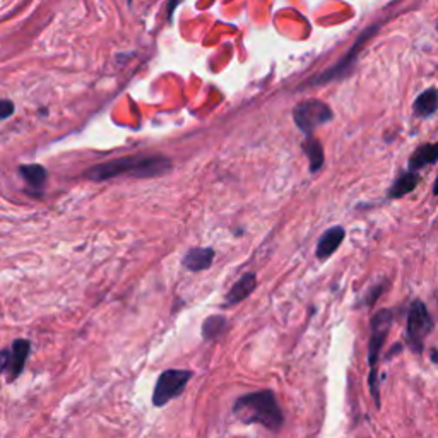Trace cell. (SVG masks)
Wrapping results in <instances>:
<instances>
[{
	"label": "cell",
	"mask_w": 438,
	"mask_h": 438,
	"mask_svg": "<svg viewBox=\"0 0 438 438\" xmlns=\"http://www.w3.org/2000/svg\"><path fill=\"white\" fill-rule=\"evenodd\" d=\"M233 414L245 425L259 423L271 432H279L285 425V414L275 394L269 388L240 395L233 404Z\"/></svg>",
	"instance_id": "6da1fadb"
},
{
	"label": "cell",
	"mask_w": 438,
	"mask_h": 438,
	"mask_svg": "<svg viewBox=\"0 0 438 438\" xmlns=\"http://www.w3.org/2000/svg\"><path fill=\"white\" fill-rule=\"evenodd\" d=\"M14 112V105L10 103V101H2V112H0V116H2L3 120L6 119H9L10 116V113Z\"/></svg>",
	"instance_id": "d6986e66"
},
{
	"label": "cell",
	"mask_w": 438,
	"mask_h": 438,
	"mask_svg": "<svg viewBox=\"0 0 438 438\" xmlns=\"http://www.w3.org/2000/svg\"><path fill=\"white\" fill-rule=\"evenodd\" d=\"M437 31H438V22H437Z\"/></svg>",
	"instance_id": "44dd1931"
},
{
	"label": "cell",
	"mask_w": 438,
	"mask_h": 438,
	"mask_svg": "<svg viewBox=\"0 0 438 438\" xmlns=\"http://www.w3.org/2000/svg\"><path fill=\"white\" fill-rule=\"evenodd\" d=\"M384 289H385V285H379V286H373L372 289H370L368 292V294H366L365 296V300H363V305H366V307H372L373 303H375L377 300H379V296L380 294L384 293Z\"/></svg>",
	"instance_id": "ac0fdd59"
},
{
	"label": "cell",
	"mask_w": 438,
	"mask_h": 438,
	"mask_svg": "<svg viewBox=\"0 0 438 438\" xmlns=\"http://www.w3.org/2000/svg\"><path fill=\"white\" fill-rule=\"evenodd\" d=\"M194 373L190 370H176L169 368L165 370L160 375V379L156 380L153 391V404L156 407H163L169 401H173L175 398L183 394L185 387H187L188 380L192 379Z\"/></svg>",
	"instance_id": "5b68a950"
},
{
	"label": "cell",
	"mask_w": 438,
	"mask_h": 438,
	"mask_svg": "<svg viewBox=\"0 0 438 438\" xmlns=\"http://www.w3.org/2000/svg\"><path fill=\"white\" fill-rule=\"evenodd\" d=\"M29 351H31V342L28 339H16V341H13L9 349L2 351V356H0L2 365L0 366H2V372L6 373L9 382L16 380L22 373Z\"/></svg>",
	"instance_id": "52a82bcc"
},
{
	"label": "cell",
	"mask_w": 438,
	"mask_h": 438,
	"mask_svg": "<svg viewBox=\"0 0 438 438\" xmlns=\"http://www.w3.org/2000/svg\"><path fill=\"white\" fill-rule=\"evenodd\" d=\"M392 322H394V312L384 308L379 310L370 320V342H368V365L370 375L368 385L372 391L373 399H375L377 407L380 406V388H379V361L382 347L387 339L388 331H391Z\"/></svg>",
	"instance_id": "3957f363"
},
{
	"label": "cell",
	"mask_w": 438,
	"mask_h": 438,
	"mask_svg": "<svg viewBox=\"0 0 438 438\" xmlns=\"http://www.w3.org/2000/svg\"><path fill=\"white\" fill-rule=\"evenodd\" d=\"M226 327H228V320L222 315L207 317L202 324V338L206 341H214L226 331Z\"/></svg>",
	"instance_id": "9a60e30c"
},
{
	"label": "cell",
	"mask_w": 438,
	"mask_h": 438,
	"mask_svg": "<svg viewBox=\"0 0 438 438\" xmlns=\"http://www.w3.org/2000/svg\"><path fill=\"white\" fill-rule=\"evenodd\" d=\"M214 260L213 248H192L185 254L182 264L192 273H201V271L209 269Z\"/></svg>",
	"instance_id": "30bf717a"
},
{
	"label": "cell",
	"mask_w": 438,
	"mask_h": 438,
	"mask_svg": "<svg viewBox=\"0 0 438 438\" xmlns=\"http://www.w3.org/2000/svg\"><path fill=\"white\" fill-rule=\"evenodd\" d=\"M172 168L168 158L163 156H127L108 163L98 165L86 172V176L91 180H108L120 175L130 176H160Z\"/></svg>",
	"instance_id": "7a4b0ae2"
},
{
	"label": "cell",
	"mask_w": 438,
	"mask_h": 438,
	"mask_svg": "<svg viewBox=\"0 0 438 438\" xmlns=\"http://www.w3.org/2000/svg\"><path fill=\"white\" fill-rule=\"evenodd\" d=\"M21 175L26 182L31 185V187H36V188L43 187L45 180H47V172H45L43 166H40V165L21 166Z\"/></svg>",
	"instance_id": "2e32d148"
},
{
	"label": "cell",
	"mask_w": 438,
	"mask_h": 438,
	"mask_svg": "<svg viewBox=\"0 0 438 438\" xmlns=\"http://www.w3.org/2000/svg\"><path fill=\"white\" fill-rule=\"evenodd\" d=\"M345 235L346 232L342 226H334V228L327 229V232L320 236L319 245H317V257H319L320 260L328 259V257L338 250L339 245L342 243Z\"/></svg>",
	"instance_id": "9c48e42d"
},
{
	"label": "cell",
	"mask_w": 438,
	"mask_h": 438,
	"mask_svg": "<svg viewBox=\"0 0 438 438\" xmlns=\"http://www.w3.org/2000/svg\"><path fill=\"white\" fill-rule=\"evenodd\" d=\"M433 319L430 315L428 308L421 300H414L411 303L409 312H407L406 324V342L411 347V351L416 354L423 353L425 339L432 332Z\"/></svg>",
	"instance_id": "277c9868"
},
{
	"label": "cell",
	"mask_w": 438,
	"mask_h": 438,
	"mask_svg": "<svg viewBox=\"0 0 438 438\" xmlns=\"http://www.w3.org/2000/svg\"><path fill=\"white\" fill-rule=\"evenodd\" d=\"M303 149H305V153L310 156L312 172H317V169L320 168V165L324 163L322 146H320V142L315 141V139H308V141L303 142Z\"/></svg>",
	"instance_id": "e0dca14e"
},
{
	"label": "cell",
	"mask_w": 438,
	"mask_h": 438,
	"mask_svg": "<svg viewBox=\"0 0 438 438\" xmlns=\"http://www.w3.org/2000/svg\"><path fill=\"white\" fill-rule=\"evenodd\" d=\"M257 286V275L254 273H248V274H243L240 278V281H236L235 285H233V288L229 289L228 294H226V305H236L240 303V301H243L245 298L250 296L252 293H254Z\"/></svg>",
	"instance_id": "8fae6325"
},
{
	"label": "cell",
	"mask_w": 438,
	"mask_h": 438,
	"mask_svg": "<svg viewBox=\"0 0 438 438\" xmlns=\"http://www.w3.org/2000/svg\"><path fill=\"white\" fill-rule=\"evenodd\" d=\"M375 29H377V26H373V28L366 29V31L363 33V35L360 36V40H358L356 43H354V47L351 48L349 54H347V55L345 56V59H342L341 62H339L338 66L334 67V69H331V70H328V73H324V74H322V77L317 79V82H326V81H331V79H334L335 75L341 74V70H345L347 66H351V63H353L354 60H356V55H358V52H360V47H361V45H363L365 41L368 40L370 36H372V33L375 31Z\"/></svg>",
	"instance_id": "7c38bea8"
},
{
	"label": "cell",
	"mask_w": 438,
	"mask_h": 438,
	"mask_svg": "<svg viewBox=\"0 0 438 438\" xmlns=\"http://www.w3.org/2000/svg\"><path fill=\"white\" fill-rule=\"evenodd\" d=\"M438 161V142H425L420 147L413 151L407 161V169L409 172H421L423 168L430 165H435Z\"/></svg>",
	"instance_id": "ba28073f"
},
{
	"label": "cell",
	"mask_w": 438,
	"mask_h": 438,
	"mask_svg": "<svg viewBox=\"0 0 438 438\" xmlns=\"http://www.w3.org/2000/svg\"><path fill=\"white\" fill-rule=\"evenodd\" d=\"M433 195H435V197H438V175H437V179H435V183H433Z\"/></svg>",
	"instance_id": "ffe728a7"
},
{
	"label": "cell",
	"mask_w": 438,
	"mask_h": 438,
	"mask_svg": "<svg viewBox=\"0 0 438 438\" xmlns=\"http://www.w3.org/2000/svg\"><path fill=\"white\" fill-rule=\"evenodd\" d=\"M294 123L307 134L332 120V110L327 103L319 100H308L298 105L293 112Z\"/></svg>",
	"instance_id": "8992f818"
},
{
	"label": "cell",
	"mask_w": 438,
	"mask_h": 438,
	"mask_svg": "<svg viewBox=\"0 0 438 438\" xmlns=\"http://www.w3.org/2000/svg\"><path fill=\"white\" fill-rule=\"evenodd\" d=\"M418 183H420V175L407 169V172L401 173V175L398 176V180L392 183L391 190H388V197L391 199L404 197V195L411 194V192L418 187Z\"/></svg>",
	"instance_id": "5bb4252c"
},
{
	"label": "cell",
	"mask_w": 438,
	"mask_h": 438,
	"mask_svg": "<svg viewBox=\"0 0 438 438\" xmlns=\"http://www.w3.org/2000/svg\"><path fill=\"white\" fill-rule=\"evenodd\" d=\"M437 110H438V89L437 88L425 89V91H423L413 103L414 115L420 116V119H428V116L435 115Z\"/></svg>",
	"instance_id": "4fadbf2b"
}]
</instances>
